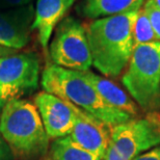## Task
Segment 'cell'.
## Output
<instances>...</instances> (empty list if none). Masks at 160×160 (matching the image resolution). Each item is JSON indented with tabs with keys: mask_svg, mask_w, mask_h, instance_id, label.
Here are the masks:
<instances>
[{
	"mask_svg": "<svg viewBox=\"0 0 160 160\" xmlns=\"http://www.w3.org/2000/svg\"><path fill=\"white\" fill-rule=\"evenodd\" d=\"M47 160H101L94 153L76 143L70 136L56 138L50 147Z\"/></svg>",
	"mask_w": 160,
	"mask_h": 160,
	"instance_id": "cell-14",
	"label": "cell"
},
{
	"mask_svg": "<svg viewBox=\"0 0 160 160\" xmlns=\"http://www.w3.org/2000/svg\"><path fill=\"white\" fill-rule=\"evenodd\" d=\"M122 81L143 110L160 109V41L134 46Z\"/></svg>",
	"mask_w": 160,
	"mask_h": 160,
	"instance_id": "cell-4",
	"label": "cell"
},
{
	"mask_svg": "<svg viewBox=\"0 0 160 160\" xmlns=\"http://www.w3.org/2000/svg\"><path fill=\"white\" fill-rule=\"evenodd\" d=\"M39 79L40 62L34 53L0 57V111L8 102L34 91Z\"/></svg>",
	"mask_w": 160,
	"mask_h": 160,
	"instance_id": "cell-6",
	"label": "cell"
},
{
	"mask_svg": "<svg viewBox=\"0 0 160 160\" xmlns=\"http://www.w3.org/2000/svg\"><path fill=\"white\" fill-rule=\"evenodd\" d=\"M145 0H85L82 12L88 18L100 19L140 9Z\"/></svg>",
	"mask_w": 160,
	"mask_h": 160,
	"instance_id": "cell-13",
	"label": "cell"
},
{
	"mask_svg": "<svg viewBox=\"0 0 160 160\" xmlns=\"http://www.w3.org/2000/svg\"><path fill=\"white\" fill-rule=\"evenodd\" d=\"M34 20L33 5L0 9V46L22 49L28 44Z\"/></svg>",
	"mask_w": 160,
	"mask_h": 160,
	"instance_id": "cell-10",
	"label": "cell"
},
{
	"mask_svg": "<svg viewBox=\"0 0 160 160\" xmlns=\"http://www.w3.org/2000/svg\"><path fill=\"white\" fill-rule=\"evenodd\" d=\"M132 160H160V145L136 156Z\"/></svg>",
	"mask_w": 160,
	"mask_h": 160,
	"instance_id": "cell-18",
	"label": "cell"
},
{
	"mask_svg": "<svg viewBox=\"0 0 160 160\" xmlns=\"http://www.w3.org/2000/svg\"><path fill=\"white\" fill-rule=\"evenodd\" d=\"M81 74L91 83V85L96 89V92L107 105L130 114L132 118L138 113L136 104L116 83L95 74L89 70L81 72Z\"/></svg>",
	"mask_w": 160,
	"mask_h": 160,
	"instance_id": "cell-12",
	"label": "cell"
},
{
	"mask_svg": "<svg viewBox=\"0 0 160 160\" xmlns=\"http://www.w3.org/2000/svg\"><path fill=\"white\" fill-rule=\"evenodd\" d=\"M134 46L140 44H148L159 41L151 24L149 17L143 8H140L136 14L132 28Z\"/></svg>",
	"mask_w": 160,
	"mask_h": 160,
	"instance_id": "cell-15",
	"label": "cell"
},
{
	"mask_svg": "<svg viewBox=\"0 0 160 160\" xmlns=\"http://www.w3.org/2000/svg\"><path fill=\"white\" fill-rule=\"evenodd\" d=\"M0 133L11 148L24 155L42 154L49 143L37 106L22 99H15L3 106Z\"/></svg>",
	"mask_w": 160,
	"mask_h": 160,
	"instance_id": "cell-3",
	"label": "cell"
},
{
	"mask_svg": "<svg viewBox=\"0 0 160 160\" xmlns=\"http://www.w3.org/2000/svg\"><path fill=\"white\" fill-rule=\"evenodd\" d=\"M12 51H14V50H12V49H8V48H5V47L0 46V57L5 56V55H8V54H12Z\"/></svg>",
	"mask_w": 160,
	"mask_h": 160,
	"instance_id": "cell-21",
	"label": "cell"
},
{
	"mask_svg": "<svg viewBox=\"0 0 160 160\" xmlns=\"http://www.w3.org/2000/svg\"><path fill=\"white\" fill-rule=\"evenodd\" d=\"M34 103L49 138H60L72 133L75 119L69 102L43 92L37 95Z\"/></svg>",
	"mask_w": 160,
	"mask_h": 160,
	"instance_id": "cell-9",
	"label": "cell"
},
{
	"mask_svg": "<svg viewBox=\"0 0 160 160\" xmlns=\"http://www.w3.org/2000/svg\"><path fill=\"white\" fill-rule=\"evenodd\" d=\"M102 160H127L124 156H122L111 145H108V148L105 153L104 158Z\"/></svg>",
	"mask_w": 160,
	"mask_h": 160,
	"instance_id": "cell-20",
	"label": "cell"
},
{
	"mask_svg": "<svg viewBox=\"0 0 160 160\" xmlns=\"http://www.w3.org/2000/svg\"><path fill=\"white\" fill-rule=\"evenodd\" d=\"M138 11L96 19L86 26L92 65L103 75L117 77L129 62L134 49L132 28Z\"/></svg>",
	"mask_w": 160,
	"mask_h": 160,
	"instance_id": "cell-1",
	"label": "cell"
},
{
	"mask_svg": "<svg viewBox=\"0 0 160 160\" xmlns=\"http://www.w3.org/2000/svg\"><path fill=\"white\" fill-rule=\"evenodd\" d=\"M32 0H0V8L8 9L30 4Z\"/></svg>",
	"mask_w": 160,
	"mask_h": 160,
	"instance_id": "cell-19",
	"label": "cell"
},
{
	"mask_svg": "<svg viewBox=\"0 0 160 160\" xmlns=\"http://www.w3.org/2000/svg\"><path fill=\"white\" fill-rule=\"evenodd\" d=\"M70 105L75 122L72 133L69 136L80 147L94 153L102 160L109 145L110 128L86 111L71 103Z\"/></svg>",
	"mask_w": 160,
	"mask_h": 160,
	"instance_id": "cell-8",
	"label": "cell"
},
{
	"mask_svg": "<svg viewBox=\"0 0 160 160\" xmlns=\"http://www.w3.org/2000/svg\"><path fill=\"white\" fill-rule=\"evenodd\" d=\"M54 65L77 72L88 71L92 65L86 31L78 20L68 17L60 22L50 45Z\"/></svg>",
	"mask_w": 160,
	"mask_h": 160,
	"instance_id": "cell-5",
	"label": "cell"
},
{
	"mask_svg": "<svg viewBox=\"0 0 160 160\" xmlns=\"http://www.w3.org/2000/svg\"><path fill=\"white\" fill-rule=\"evenodd\" d=\"M111 145L127 160L160 145V117L151 113L142 119H131L110 128Z\"/></svg>",
	"mask_w": 160,
	"mask_h": 160,
	"instance_id": "cell-7",
	"label": "cell"
},
{
	"mask_svg": "<svg viewBox=\"0 0 160 160\" xmlns=\"http://www.w3.org/2000/svg\"><path fill=\"white\" fill-rule=\"evenodd\" d=\"M154 2H155V4L157 5V8L160 9V0H154Z\"/></svg>",
	"mask_w": 160,
	"mask_h": 160,
	"instance_id": "cell-22",
	"label": "cell"
},
{
	"mask_svg": "<svg viewBox=\"0 0 160 160\" xmlns=\"http://www.w3.org/2000/svg\"><path fill=\"white\" fill-rule=\"evenodd\" d=\"M42 86L45 92L70 102L109 128L132 119L130 114L105 103L81 72L49 65L42 74Z\"/></svg>",
	"mask_w": 160,
	"mask_h": 160,
	"instance_id": "cell-2",
	"label": "cell"
},
{
	"mask_svg": "<svg viewBox=\"0 0 160 160\" xmlns=\"http://www.w3.org/2000/svg\"><path fill=\"white\" fill-rule=\"evenodd\" d=\"M75 0H38L34 8L32 30L38 33V39L43 48H47L50 38Z\"/></svg>",
	"mask_w": 160,
	"mask_h": 160,
	"instance_id": "cell-11",
	"label": "cell"
},
{
	"mask_svg": "<svg viewBox=\"0 0 160 160\" xmlns=\"http://www.w3.org/2000/svg\"><path fill=\"white\" fill-rule=\"evenodd\" d=\"M0 160H14L12 148L0 135Z\"/></svg>",
	"mask_w": 160,
	"mask_h": 160,
	"instance_id": "cell-17",
	"label": "cell"
},
{
	"mask_svg": "<svg viewBox=\"0 0 160 160\" xmlns=\"http://www.w3.org/2000/svg\"><path fill=\"white\" fill-rule=\"evenodd\" d=\"M143 11L149 17L156 37L160 41V9L155 4L154 0H147L145 6H143Z\"/></svg>",
	"mask_w": 160,
	"mask_h": 160,
	"instance_id": "cell-16",
	"label": "cell"
}]
</instances>
